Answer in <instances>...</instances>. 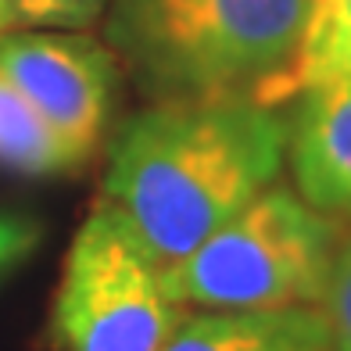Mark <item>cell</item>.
I'll return each instance as SVG.
<instances>
[{"label":"cell","instance_id":"obj_1","mask_svg":"<svg viewBox=\"0 0 351 351\" xmlns=\"http://www.w3.org/2000/svg\"><path fill=\"white\" fill-rule=\"evenodd\" d=\"M291 122L247 97H165L111 147L104 197L158 265H180L283 169Z\"/></svg>","mask_w":351,"mask_h":351},{"label":"cell","instance_id":"obj_2","mask_svg":"<svg viewBox=\"0 0 351 351\" xmlns=\"http://www.w3.org/2000/svg\"><path fill=\"white\" fill-rule=\"evenodd\" d=\"M312 0H115L111 40L165 97L298 93Z\"/></svg>","mask_w":351,"mask_h":351},{"label":"cell","instance_id":"obj_3","mask_svg":"<svg viewBox=\"0 0 351 351\" xmlns=\"http://www.w3.org/2000/svg\"><path fill=\"white\" fill-rule=\"evenodd\" d=\"M337 222L287 186H265L251 204L169 269L186 308L319 305L337 262Z\"/></svg>","mask_w":351,"mask_h":351},{"label":"cell","instance_id":"obj_4","mask_svg":"<svg viewBox=\"0 0 351 351\" xmlns=\"http://www.w3.org/2000/svg\"><path fill=\"white\" fill-rule=\"evenodd\" d=\"M186 312L169 269L151 258L108 201H97L65 258L51 315L54 348L162 351Z\"/></svg>","mask_w":351,"mask_h":351},{"label":"cell","instance_id":"obj_5","mask_svg":"<svg viewBox=\"0 0 351 351\" xmlns=\"http://www.w3.org/2000/svg\"><path fill=\"white\" fill-rule=\"evenodd\" d=\"M0 72L25 93L43 122L90 162L115 108V58L75 33H4Z\"/></svg>","mask_w":351,"mask_h":351},{"label":"cell","instance_id":"obj_6","mask_svg":"<svg viewBox=\"0 0 351 351\" xmlns=\"http://www.w3.org/2000/svg\"><path fill=\"white\" fill-rule=\"evenodd\" d=\"M287 154L312 208L330 219L351 215V75L301 90Z\"/></svg>","mask_w":351,"mask_h":351},{"label":"cell","instance_id":"obj_7","mask_svg":"<svg viewBox=\"0 0 351 351\" xmlns=\"http://www.w3.org/2000/svg\"><path fill=\"white\" fill-rule=\"evenodd\" d=\"M162 351H333L319 305L197 308L186 312Z\"/></svg>","mask_w":351,"mask_h":351},{"label":"cell","instance_id":"obj_8","mask_svg":"<svg viewBox=\"0 0 351 351\" xmlns=\"http://www.w3.org/2000/svg\"><path fill=\"white\" fill-rule=\"evenodd\" d=\"M86 165L65 140H61L29 97L0 72V169L25 176L75 172Z\"/></svg>","mask_w":351,"mask_h":351},{"label":"cell","instance_id":"obj_9","mask_svg":"<svg viewBox=\"0 0 351 351\" xmlns=\"http://www.w3.org/2000/svg\"><path fill=\"white\" fill-rule=\"evenodd\" d=\"M351 75V0H312V22L298 65V93Z\"/></svg>","mask_w":351,"mask_h":351},{"label":"cell","instance_id":"obj_10","mask_svg":"<svg viewBox=\"0 0 351 351\" xmlns=\"http://www.w3.org/2000/svg\"><path fill=\"white\" fill-rule=\"evenodd\" d=\"M319 308H323L326 326H330V348L351 351V237L337 251V262H333V273H330Z\"/></svg>","mask_w":351,"mask_h":351},{"label":"cell","instance_id":"obj_11","mask_svg":"<svg viewBox=\"0 0 351 351\" xmlns=\"http://www.w3.org/2000/svg\"><path fill=\"white\" fill-rule=\"evenodd\" d=\"M108 0H14L19 22L47 29H86L97 22Z\"/></svg>","mask_w":351,"mask_h":351},{"label":"cell","instance_id":"obj_12","mask_svg":"<svg viewBox=\"0 0 351 351\" xmlns=\"http://www.w3.org/2000/svg\"><path fill=\"white\" fill-rule=\"evenodd\" d=\"M36 222L25 219V215H11V212H0V276L14 269L36 244Z\"/></svg>","mask_w":351,"mask_h":351},{"label":"cell","instance_id":"obj_13","mask_svg":"<svg viewBox=\"0 0 351 351\" xmlns=\"http://www.w3.org/2000/svg\"><path fill=\"white\" fill-rule=\"evenodd\" d=\"M14 25H19V8H14V0H0V36L11 33Z\"/></svg>","mask_w":351,"mask_h":351}]
</instances>
